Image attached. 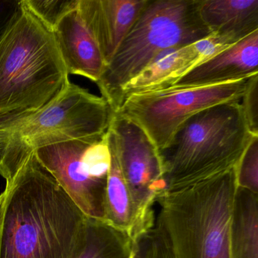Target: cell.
Masks as SVG:
<instances>
[{"instance_id":"obj_1","label":"cell","mask_w":258,"mask_h":258,"mask_svg":"<svg viewBox=\"0 0 258 258\" xmlns=\"http://www.w3.org/2000/svg\"><path fill=\"white\" fill-rule=\"evenodd\" d=\"M6 180L0 258H76L88 218L35 153Z\"/></svg>"},{"instance_id":"obj_2","label":"cell","mask_w":258,"mask_h":258,"mask_svg":"<svg viewBox=\"0 0 258 258\" xmlns=\"http://www.w3.org/2000/svg\"><path fill=\"white\" fill-rule=\"evenodd\" d=\"M69 82L53 32L19 1L0 31V123L39 111Z\"/></svg>"},{"instance_id":"obj_3","label":"cell","mask_w":258,"mask_h":258,"mask_svg":"<svg viewBox=\"0 0 258 258\" xmlns=\"http://www.w3.org/2000/svg\"><path fill=\"white\" fill-rule=\"evenodd\" d=\"M236 188L234 167L158 199L156 223L175 258H232L229 232Z\"/></svg>"},{"instance_id":"obj_4","label":"cell","mask_w":258,"mask_h":258,"mask_svg":"<svg viewBox=\"0 0 258 258\" xmlns=\"http://www.w3.org/2000/svg\"><path fill=\"white\" fill-rule=\"evenodd\" d=\"M111 114L104 98L70 81L58 97L39 111L0 123V175L11 177L41 148L102 137Z\"/></svg>"},{"instance_id":"obj_5","label":"cell","mask_w":258,"mask_h":258,"mask_svg":"<svg viewBox=\"0 0 258 258\" xmlns=\"http://www.w3.org/2000/svg\"><path fill=\"white\" fill-rule=\"evenodd\" d=\"M254 134L240 102L206 108L188 119L163 153L168 191L213 177L236 165Z\"/></svg>"},{"instance_id":"obj_6","label":"cell","mask_w":258,"mask_h":258,"mask_svg":"<svg viewBox=\"0 0 258 258\" xmlns=\"http://www.w3.org/2000/svg\"><path fill=\"white\" fill-rule=\"evenodd\" d=\"M197 6L198 0H149L96 83L111 112L122 87L160 54L211 35Z\"/></svg>"},{"instance_id":"obj_7","label":"cell","mask_w":258,"mask_h":258,"mask_svg":"<svg viewBox=\"0 0 258 258\" xmlns=\"http://www.w3.org/2000/svg\"><path fill=\"white\" fill-rule=\"evenodd\" d=\"M250 78L135 93L126 97L115 113L141 127L163 155L193 115L214 105L241 102Z\"/></svg>"},{"instance_id":"obj_8","label":"cell","mask_w":258,"mask_h":258,"mask_svg":"<svg viewBox=\"0 0 258 258\" xmlns=\"http://www.w3.org/2000/svg\"><path fill=\"white\" fill-rule=\"evenodd\" d=\"M108 133L114 142L134 207V238L155 224L153 205L168 191L165 161L141 127L111 112Z\"/></svg>"},{"instance_id":"obj_9","label":"cell","mask_w":258,"mask_h":258,"mask_svg":"<svg viewBox=\"0 0 258 258\" xmlns=\"http://www.w3.org/2000/svg\"><path fill=\"white\" fill-rule=\"evenodd\" d=\"M98 138L56 143L34 153L87 218L104 221L107 181L96 178L84 158L89 143Z\"/></svg>"},{"instance_id":"obj_10","label":"cell","mask_w":258,"mask_h":258,"mask_svg":"<svg viewBox=\"0 0 258 258\" xmlns=\"http://www.w3.org/2000/svg\"><path fill=\"white\" fill-rule=\"evenodd\" d=\"M232 44L226 39L211 34L192 44L164 51L122 87L115 111L131 95L168 88L191 69Z\"/></svg>"},{"instance_id":"obj_11","label":"cell","mask_w":258,"mask_h":258,"mask_svg":"<svg viewBox=\"0 0 258 258\" xmlns=\"http://www.w3.org/2000/svg\"><path fill=\"white\" fill-rule=\"evenodd\" d=\"M149 0H79L78 10L99 45L106 66Z\"/></svg>"},{"instance_id":"obj_12","label":"cell","mask_w":258,"mask_h":258,"mask_svg":"<svg viewBox=\"0 0 258 258\" xmlns=\"http://www.w3.org/2000/svg\"><path fill=\"white\" fill-rule=\"evenodd\" d=\"M257 74L258 31H256L201 63L168 88L212 85L250 78Z\"/></svg>"},{"instance_id":"obj_13","label":"cell","mask_w":258,"mask_h":258,"mask_svg":"<svg viewBox=\"0 0 258 258\" xmlns=\"http://www.w3.org/2000/svg\"><path fill=\"white\" fill-rule=\"evenodd\" d=\"M78 7L60 19L52 32L69 75H80L97 83L106 63Z\"/></svg>"},{"instance_id":"obj_14","label":"cell","mask_w":258,"mask_h":258,"mask_svg":"<svg viewBox=\"0 0 258 258\" xmlns=\"http://www.w3.org/2000/svg\"><path fill=\"white\" fill-rule=\"evenodd\" d=\"M197 9L210 33L232 43L258 31V0H198Z\"/></svg>"},{"instance_id":"obj_15","label":"cell","mask_w":258,"mask_h":258,"mask_svg":"<svg viewBox=\"0 0 258 258\" xmlns=\"http://www.w3.org/2000/svg\"><path fill=\"white\" fill-rule=\"evenodd\" d=\"M229 235L232 258H258V194L236 188Z\"/></svg>"},{"instance_id":"obj_16","label":"cell","mask_w":258,"mask_h":258,"mask_svg":"<svg viewBox=\"0 0 258 258\" xmlns=\"http://www.w3.org/2000/svg\"><path fill=\"white\" fill-rule=\"evenodd\" d=\"M106 135L111 154V164L105 189L104 222L117 230L126 234L133 241L135 217L132 200L114 142L108 131Z\"/></svg>"},{"instance_id":"obj_17","label":"cell","mask_w":258,"mask_h":258,"mask_svg":"<svg viewBox=\"0 0 258 258\" xmlns=\"http://www.w3.org/2000/svg\"><path fill=\"white\" fill-rule=\"evenodd\" d=\"M133 247L134 241L126 234L88 218L85 242L76 258H131Z\"/></svg>"},{"instance_id":"obj_18","label":"cell","mask_w":258,"mask_h":258,"mask_svg":"<svg viewBox=\"0 0 258 258\" xmlns=\"http://www.w3.org/2000/svg\"><path fill=\"white\" fill-rule=\"evenodd\" d=\"M131 258H175L168 238L158 223L134 241Z\"/></svg>"},{"instance_id":"obj_19","label":"cell","mask_w":258,"mask_h":258,"mask_svg":"<svg viewBox=\"0 0 258 258\" xmlns=\"http://www.w3.org/2000/svg\"><path fill=\"white\" fill-rule=\"evenodd\" d=\"M237 188L258 194V136H254L235 166Z\"/></svg>"},{"instance_id":"obj_20","label":"cell","mask_w":258,"mask_h":258,"mask_svg":"<svg viewBox=\"0 0 258 258\" xmlns=\"http://www.w3.org/2000/svg\"><path fill=\"white\" fill-rule=\"evenodd\" d=\"M22 2L51 31L63 16L78 5V0H22Z\"/></svg>"},{"instance_id":"obj_21","label":"cell","mask_w":258,"mask_h":258,"mask_svg":"<svg viewBox=\"0 0 258 258\" xmlns=\"http://www.w3.org/2000/svg\"><path fill=\"white\" fill-rule=\"evenodd\" d=\"M240 105L249 129L258 135V74L249 79Z\"/></svg>"},{"instance_id":"obj_22","label":"cell","mask_w":258,"mask_h":258,"mask_svg":"<svg viewBox=\"0 0 258 258\" xmlns=\"http://www.w3.org/2000/svg\"><path fill=\"white\" fill-rule=\"evenodd\" d=\"M19 4V1L15 0H0V31L11 19Z\"/></svg>"},{"instance_id":"obj_23","label":"cell","mask_w":258,"mask_h":258,"mask_svg":"<svg viewBox=\"0 0 258 258\" xmlns=\"http://www.w3.org/2000/svg\"><path fill=\"white\" fill-rule=\"evenodd\" d=\"M4 199H5V193L2 192L0 194V226H1V220H2L3 208H4Z\"/></svg>"}]
</instances>
